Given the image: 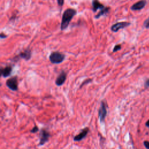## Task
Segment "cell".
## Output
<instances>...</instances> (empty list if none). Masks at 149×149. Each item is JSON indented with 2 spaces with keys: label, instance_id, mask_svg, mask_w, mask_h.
Returning a JSON list of instances; mask_svg holds the SVG:
<instances>
[{
  "label": "cell",
  "instance_id": "cell-1",
  "mask_svg": "<svg viewBox=\"0 0 149 149\" xmlns=\"http://www.w3.org/2000/svg\"><path fill=\"white\" fill-rule=\"evenodd\" d=\"M76 10L73 8H68L64 11L61 23V29L62 31L65 30L68 27L71 21L72 18L76 15Z\"/></svg>",
  "mask_w": 149,
  "mask_h": 149
},
{
  "label": "cell",
  "instance_id": "cell-2",
  "mask_svg": "<svg viewBox=\"0 0 149 149\" xmlns=\"http://www.w3.org/2000/svg\"><path fill=\"white\" fill-rule=\"evenodd\" d=\"M65 58V55L58 51H54L50 54L49 59L50 62L54 64H59L63 63Z\"/></svg>",
  "mask_w": 149,
  "mask_h": 149
},
{
  "label": "cell",
  "instance_id": "cell-3",
  "mask_svg": "<svg viewBox=\"0 0 149 149\" xmlns=\"http://www.w3.org/2000/svg\"><path fill=\"white\" fill-rule=\"evenodd\" d=\"M7 86L12 91H17L18 89V82L17 76H13L6 82Z\"/></svg>",
  "mask_w": 149,
  "mask_h": 149
},
{
  "label": "cell",
  "instance_id": "cell-4",
  "mask_svg": "<svg viewBox=\"0 0 149 149\" xmlns=\"http://www.w3.org/2000/svg\"><path fill=\"white\" fill-rule=\"evenodd\" d=\"M51 136L49 132L46 129H42L40 133V143L39 145H44L46 143Z\"/></svg>",
  "mask_w": 149,
  "mask_h": 149
},
{
  "label": "cell",
  "instance_id": "cell-5",
  "mask_svg": "<svg viewBox=\"0 0 149 149\" xmlns=\"http://www.w3.org/2000/svg\"><path fill=\"white\" fill-rule=\"evenodd\" d=\"M107 110L105 102L102 101L101 102V106L98 110V118L101 122H103L105 120V119L107 116Z\"/></svg>",
  "mask_w": 149,
  "mask_h": 149
},
{
  "label": "cell",
  "instance_id": "cell-6",
  "mask_svg": "<svg viewBox=\"0 0 149 149\" xmlns=\"http://www.w3.org/2000/svg\"><path fill=\"white\" fill-rule=\"evenodd\" d=\"M130 23L127 22H117L111 27V30L113 32H117L118 31H120V29H124V28L130 26Z\"/></svg>",
  "mask_w": 149,
  "mask_h": 149
},
{
  "label": "cell",
  "instance_id": "cell-7",
  "mask_svg": "<svg viewBox=\"0 0 149 149\" xmlns=\"http://www.w3.org/2000/svg\"><path fill=\"white\" fill-rule=\"evenodd\" d=\"M67 76V73L65 71H62L56 79L55 84L58 86H61L63 85L66 81Z\"/></svg>",
  "mask_w": 149,
  "mask_h": 149
},
{
  "label": "cell",
  "instance_id": "cell-8",
  "mask_svg": "<svg viewBox=\"0 0 149 149\" xmlns=\"http://www.w3.org/2000/svg\"><path fill=\"white\" fill-rule=\"evenodd\" d=\"M89 131V128L88 127L85 128L84 129H83L80 133H79L78 135H76L74 137L73 140L75 142H79L82 140H83L84 138H85L86 137V136L87 135V134L88 133Z\"/></svg>",
  "mask_w": 149,
  "mask_h": 149
},
{
  "label": "cell",
  "instance_id": "cell-9",
  "mask_svg": "<svg viewBox=\"0 0 149 149\" xmlns=\"http://www.w3.org/2000/svg\"><path fill=\"white\" fill-rule=\"evenodd\" d=\"M147 4L146 0H140V1L134 4L130 8L132 11H139L144 8Z\"/></svg>",
  "mask_w": 149,
  "mask_h": 149
},
{
  "label": "cell",
  "instance_id": "cell-10",
  "mask_svg": "<svg viewBox=\"0 0 149 149\" xmlns=\"http://www.w3.org/2000/svg\"><path fill=\"white\" fill-rule=\"evenodd\" d=\"M16 57L21 58L25 59L26 61H28L32 57V51L30 49H27L25 50L24 51H22L21 53H20L19 55H18Z\"/></svg>",
  "mask_w": 149,
  "mask_h": 149
},
{
  "label": "cell",
  "instance_id": "cell-11",
  "mask_svg": "<svg viewBox=\"0 0 149 149\" xmlns=\"http://www.w3.org/2000/svg\"><path fill=\"white\" fill-rule=\"evenodd\" d=\"M12 71V67L11 65H8L5 67L1 68V75L4 77H8L11 75V74Z\"/></svg>",
  "mask_w": 149,
  "mask_h": 149
},
{
  "label": "cell",
  "instance_id": "cell-12",
  "mask_svg": "<svg viewBox=\"0 0 149 149\" xmlns=\"http://www.w3.org/2000/svg\"><path fill=\"white\" fill-rule=\"evenodd\" d=\"M105 8L104 5L102 4L98 0H93L92 1V10L94 12H96L98 9H102Z\"/></svg>",
  "mask_w": 149,
  "mask_h": 149
},
{
  "label": "cell",
  "instance_id": "cell-13",
  "mask_svg": "<svg viewBox=\"0 0 149 149\" xmlns=\"http://www.w3.org/2000/svg\"><path fill=\"white\" fill-rule=\"evenodd\" d=\"M110 10V8L108 7H105V8L102 9L100 10V11L98 13L97 15L95 16V18L96 19H98L100 17H101V16L105 15H107V13H108L109 11Z\"/></svg>",
  "mask_w": 149,
  "mask_h": 149
},
{
  "label": "cell",
  "instance_id": "cell-14",
  "mask_svg": "<svg viewBox=\"0 0 149 149\" xmlns=\"http://www.w3.org/2000/svg\"><path fill=\"white\" fill-rule=\"evenodd\" d=\"M121 49V46L120 45V44H117V45L115 46L114 49H113V52L115 53V52H116L119 50H120Z\"/></svg>",
  "mask_w": 149,
  "mask_h": 149
},
{
  "label": "cell",
  "instance_id": "cell-15",
  "mask_svg": "<svg viewBox=\"0 0 149 149\" xmlns=\"http://www.w3.org/2000/svg\"><path fill=\"white\" fill-rule=\"evenodd\" d=\"M143 26L146 29H149V18L145 20V21L144 22V23H143Z\"/></svg>",
  "mask_w": 149,
  "mask_h": 149
},
{
  "label": "cell",
  "instance_id": "cell-16",
  "mask_svg": "<svg viewBox=\"0 0 149 149\" xmlns=\"http://www.w3.org/2000/svg\"><path fill=\"white\" fill-rule=\"evenodd\" d=\"M57 3L59 7H62L64 5V0H57Z\"/></svg>",
  "mask_w": 149,
  "mask_h": 149
},
{
  "label": "cell",
  "instance_id": "cell-17",
  "mask_svg": "<svg viewBox=\"0 0 149 149\" xmlns=\"http://www.w3.org/2000/svg\"><path fill=\"white\" fill-rule=\"evenodd\" d=\"M39 130V128H38V127L37 126H35L34 128H33V129L31 130V133H36L37 131Z\"/></svg>",
  "mask_w": 149,
  "mask_h": 149
},
{
  "label": "cell",
  "instance_id": "cell-18",
  "mask_svg": "<svg viewBox=\"0 0 149 149\" xmlns=\"http://www.w3.org/2000/svg\"><path fill=\"white\" fill-rule=\"evenodd\" d=\"M143 144L147 149H149V141H147V140L144 141Z\"/></svg>",
  "mask_w": 149,
  "mask_h": 149
},
{
  "label": "cell",
  "instance_id": "cell-19",
  "mask_svg": "<svg viewBox=\"0 0 149 149\" xmlns=\"http://www.w3.org/2000/svg\"><path fill=\"white\" fill-rule=\"evenodd\" d=\"M7 37V36L3 32L1 33V35H0V37H1V39H4V38H6Z\"/></svg>",
  "mask_w": 149,
  "mask_h": 149
},
{
  "label": "cell",
  "instance_id": "cell-20",
  "mask_svg": "<svg viewBox=\"0 0 149 149\" xmlns=\"http://www.w3.org/2000/svg\"><path fill=\"white\" fill-rule=\"evenodd\" d=\"M92 80H90V79H88V80H85L84 82H83V83L81 84V86H80V87H82V86H83V85H84L86 83H88V82H90L89 81H91Z\"/></svg>",
  "mask_w": 149,
  "mask_h": 149
},
{
  "label": "cell",
  "instance_id": "cell-21",
  "mask_svg": "<svg viewBox=\"0 0 149 149\" xmlns=\"http://www.w3.org/2000/svg\"><path fill=\"white\" fill-rule=\"evenodd\" d=\"M144 85H145L146 87H149V79L146 81Z\"/></svg>",
  "mask_w": 149,
  "mask_h": 149
},
{
  "label": "cell",
  "instance_id": "cell-22",
  "mask_svg": "<svg viewBox=\"0 0 149 149\" xmlns=\"http://www.w3.org/2000/svg\"><path fill=\"white\" fill-rule=\"evenodd\" d=\"M146 126L147 127L149 128V120L146 122Z\"/></svg>",
  "mask_w": 149,
  "mask_h": 149
}]
</instances>
